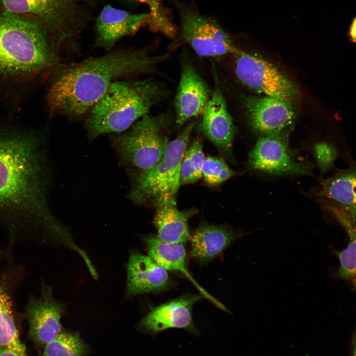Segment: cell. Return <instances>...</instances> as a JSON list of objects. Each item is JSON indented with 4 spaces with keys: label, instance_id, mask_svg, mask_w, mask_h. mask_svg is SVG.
Masks as SVG:
<instances>
[{
    "label": "cell",
    "instance_id": "cell-1",
    "mask_svg": "<svg viewBox=\"0 0 356 356\" xmlns=\"http://www.w3.org/2000/svg\"><path fill=\"white\" fill-rule=\"evenodd\" d=\"M47 134L0 125V228L10 242L20 239L67 246L69 233L49 204L52 173Z\"/></svg>",
    "mask_w": 356,
    "mask_h": 356
},
{
    "label": "cell",
    "instance_id": "cell-2",
    "mask_svg": "<svg viewBox=\"0 0 356 356\" xmlns=\"http://www.w3.org/2000/svg\"><path fill=\"white\" fill-rule=\"evenodd\" d=\"M151 51V45L121 48L77 62L59 63L46 94L48 108L70 119L86 116L113 82L157 72L169 54L154 55Z\"/></svg>",
    "mask_w": 356,
    "mask_h": 356
},
{
    "label": "cell",
    "instance_id": "cell-3",
    "mask_svg": "<svg viewBox=\"0 0 356 356\" xmlns=\"http://www.w3.org/2000/svg\"><path fill=\"white\" fill-rule=\"evenodd\" d=\"M59 63L39 19L0 12V84L32 82L53 71Z\"/></svg>",
    "mask_w": 356,
    "mask_h": 356
},
{
    "label": "cell",
    "instance_id": "cell-4",
    "mask_svg": "<svg viewBox=\"0 0 356 356\" xmlns=\"http://www.w3.org/2000/svg\"><path fill=\"white\" fill-rule=\"evenodd\" d=\"M169 94L162 83L150 78H128L113 82L86 115L85 128L88 136L92 139L127 131Z\"/></svg>",
    "mask_w": 356,
    "mask_h": 356
},
{
    "label": "cell",
    "instance_id": "cell-5",
    "mask_svg": "<svg viewBox=\"0 0 356 356\" xmlns=\"http://www.w3.org/2000/svg\"><path fill=\"white\" fill-rule=\"evenodd\" d=\"M1 11L33 16L45 26L52 48L77 51L79 37L91 19L78 3L69 0H0Z\"/></svg>",
    "mask_w": 356,
    "mask_h": 356
},
{
    "label": "cell",
    "instance_id": "cell-6",
    "mask_svg": "<svg viewBox=\"0 0 356 356\" xmlns=\"http://www.w3.org/2000/svg\"><path fill=\"white\" fill-rule=\"evenodd\" d=\"M196 125L193 119L188 122L178 135L169 141L157 163L152 168L140 171L131 192L135 202L142 203L149 199L155 201L176 198L180 185L182 160Z\"/></svg>",
    "mask_w": 356,
    "mask_h": 356
},
{
    "label": "cell",
    "instance_id": "cell-7",
    "mask_svg": "<svg viewBox=\"0 0 356 356\" xmlns=\"http://www.w3.org/2000/svg\"><path fill=\"white\" fill-rule=\"evenodd\" d=\"M171 120L166 113L147 114L114 136L113 143L119 156L140 171L152 168L163 155L169 141L166 133Z\"/></svg>",
    "mask_w": 356,
    "mask_h": 356
},
{
    "label": "cell",
    "instance_id": "cell-8",
    "mask_svg": "<svg viewBox=\"0 0 356 356\" xmlns=\"http://www.w3.org/2000/svg\"><path fill=\"white\" fill-rule=\"evenodd\" d=\"M173 1L178 11L179 26L170 49L185 44L199 56L212 58L233 52L237 47L216 19L200 13L194 4Z\"/></svg>",
    "mask_w": 356,
    "mask_h": 356
},
{
    "label": "cell",
    "instance_id": "cell-9",
    "mask_svg": "<svg viewBox=\"0 0 356 356\" xmlns=\"http://www.w3.org/2000/svg\"><path fill=\"white\" fill-rule=\"evenodd\" d=\"M231 55L236 77L249 89L291 103L299 96L296 86L268 61L237 47Z\"/></svg>",
    "mask_w": 356,
    "mask_h": 356
},
{
    "label": "cell",
    "instance_id": "cell-10",
    "mask_svg": "<svg viewBox=\"0 0 356 356\" xmlns=\"http://www.w3.org/2000/svg\"><path fill=\"white\" fill-rule=\"evenodd\" d=\"M289 131L262 136L249 153L250 167L276 176L312 174V164L299 158L291 149Z\"/></svg>",
    "mask_w": 356,
    "mask_h": 356
},
{
    "label": "cell",
    "instance_id": "cell-11",
    "mask_svg": "<svg viewBox=\"0 0 356 356\" xmlns=\"http://www.w3.org/2000/svg\"><path fill=\"white\" fill-rule=\"evenodd\" d=\"M248 124L262 136L286 131L294 121L296 114L291 103L265 96H243Z\"/></svg>",
    "mask_w": 356,
    "mask_h": 356
},
{
    "label": "cell",
    "instance_id": "cell-12",
    "mask_svg": "<svg viewBox=\"0 0 356 356\" xmlns=\"http://www.w3.org/2000/svg\"><path fill=\"white\" fill-rule=\"evenodd\" d=\"M62 305L52 296L51 289L43 284L37 296L29 298L25 314L29 336L39 347H44L61 332Z\"/></svg>",
    "mask_w": 356,
    "mask_h": 356
},
{
    "label": "cell",
    "instance_id": "cell-13",
    "mask_svg": "<svg viewBox=\"0 0 356 356\" xmlns=\"http://www.w3.org/2000/svg\"><path fill=\"white\" fill-rule=\"evenodd\" d=\"M212 91L186 57L181 60L179 82L175 98L176 124L179 128L200 116Z\"/></svg>",
    "mask_w": 356,
    "mask_h": 356
},
{
    "label": "cell",
    "instance_id": "cell-14",
    "mask_svg": "<svg viewBox=\"0 0 356 356\" xmlns=\"http://www.w3.org/2000/svg\"><path fill=\"white\" fill-rule=\"evenodd\" d=\"M214 89L201 115L197 128L202 134L225 153L231 151L235 127L222 90L219 77L213 67Z\"/></svg>",
    "mask_w": 356,
    "mask_h": 356
},
{
    "label": "cell",
    "instance_id": "cell-15",
    "mask_svg": "<svg viewBox=\"0 0 356 356\" xmlns=\"http://www.w3.org/2000/svg\"><path fill=\"white\" fill-rule=\"evenodd\" d=\"M149 13H133L107 4L95 22L94 46L109 51L123 38L134 35L147 26Z\"/></svg>",
    "mask_w": 356,
    "mask_h": 356
},
{
    "label": "cell",
    "instance_id": "cell-16",
    "mask_svg": "<svg viewBox=\"0 0 356 356\" xmlns=\"http://www.w3.org/2000/svg\"><path fill=\"white\" fill-rule=\"evenodd\" d=\"M200 298L197 295H184L159 306L142 320L141 325L154 334L169 328H180L199 335L192 312L193 305Z\"/></svg>",
    "mask_w": 356,
    "mask_h": 356
},
{
    "label": "cell",
    "instance_id": "cell-17",
    "mask_svg": "<svg viewBox=\"0 0 356 356\" xmlns=\"http://www.w3.org/2000/svg\"><path fill=\"white\" fill-rule=\"evenodd\" d=\"M168 271L149 256L132 252L128 265L127 294L157 292L169 284Z\"/></svg>",
    "mask_w": 356,
    "mask_h": 356
},
{
    "label": "cell",
    "instance_id": "cell-18",
    "mask_svg": "<svg viewBox=\"0 0 356 356\" xmlns=\"http://www.w3.org/2000/svg\"><path fill=\"white\" fill-rule=\"evenodd\" d=\"M154 202L156 210L153 222L157 229L156 236L161 240L168 243L183 244L189 241L191 235L188 222L196 213V210H178L176 198L160 199Z\"/></svg>",
    "mask_w": 356,
    "mask_h": 356
},
{
    "label": "cell",
    "instance_id": "cell-19",
    "mask_svg": "<svg viewBox=\"0 0 356 356\" xmlns=\"http://www.w3.org/2000/svg\"><path fill=\"white\" fill-rule=\"evenodd\" d=\"M148 256L166 270L181 273L200 292L202 295L215 305L225 312L226 307L203 289L194 279L186 264V252L183 244L168 243L161 240L156 235L144 238Z\"/></svg>",
    "mask_w": 356,
    "mask_h": 356
},
{
    "label": "cell",
    "instance_id": "cell-20",
    "mask_svg": "<svg viewBox=\"0 0 356 356\" xmlns=\"http://www.w3.org/2000/svg\"><path fill=\"white\" fill-rule=\"evenodd\" d=\"M238 235L225 226L204 223L190 236L191 253L202 262L218 256Z\"/></svg>",
    "mask_w": 356,
    "mask_h": 356
},
{
    "label": "cell",
    "instance_id": "cell-21",
    "mask_svg": "<svg viewBox=\"0 0 356 356\" xmlns=\"http://www.w3.org/2000/svg\"><path fill=\"white\" fill-rule=\"evenodd\" d=\"M355 186V168L351 167L323 180L315 195L356 217Z\"/></svg>",
    "mask_w": 356,
    "mask_h": 356
},
{
    "label": "cell",
    "instance_id": "cell-22",
    "mask_svg": "<svg viewBox=\"0 0 356 356\" xmlns=\"http://www.w3.org/2000/svg\"><path fill=\"white\" fill-rule=\"evenodd\" d=\"M129 3H142L149 8L148 27L154 32H159L169 38L177 33V27L170 17L168 9L164 6L166 0H119Z\"/></svg>",
    "mask_w": 356,
    "mask_h": 356
},
{
    "label": "cell",
    "instance_id": "cell-23",
    "mask_svg": "<svg viewBox=\"0 0 356 356\" xmlns=\"http://www.w3.org/2000/svg\"><path fill=\"white\" fill-rule=\"evenodd\" d=\"M41 356H88V348L77 335L61 332L43 347Z\"/></svg>",
    "mask_w": 356,
    "mask_h": 356
},
{
    "label": "cell",
    "instance_id": "cell-24",
    "mask_svg": "<svg viewBox=\"0 0 356 356\" xmlns=\"http://www.w3.org/2000/svg\"><path fill=\"white\" fill-rule=\"evenodd\" d=\"M201 139L193 140L186 150L180 169V184L193 183L202 176V167L205 160Z\"/></svg>",
    "mask_w": 356,
    "mask_h": 356
},
{
    "label": "cell",
    "instance_id": "cell-25",
    "mask_svg": "<svg viewBox=\"0 0 356 356\" xmlns=\"http://www.w3.org/2000/svg\"><path fill=\"white\" fill-rule=\"evenodd\" d=\"M8 278L0 275V341L18 331Z\"/></svg>",
    "mask_w": 356,
    "mask_h": 356
},
{
    "label": "cell",
    "instance_id": "cell-26",
    "mask_svg": "<svg viewBox=\"0 0 356 356\" xmlns=\"http://www.w3.org/2000/svg\"><path fill=\"white\" fill-rule=\"evenodd\" d=\"M202 174L207 184L215 186L233 177L235 173L222 159L208 156L205 158Z\"/></svg>",
    "mask_w": 356,
    "mask_h": 356
},
{
    "label": "cell",
    "instance_id": "cell-27",
    "mask_svg": "<svg viewBox=\"0 0 356 356\" xmlns=\"http://www.w3.org/2000/svg\"><path fill=\"white\" fill-rule=\"evenodd\" d=\"M340 266L336 277L351 282L356 286V238H350L347 247L342 251H335Z\"/></svg>",
    "mask_w": 356,
    "mask_h": 356
},
{
    "label": "cell",
    "instance_id": "cell-28",
    "mask_svg": "<svg viewBox=\"0 0 356 356\" xmlns=\"http://www.w3.org/2000/svg\"><path fill=\"white\" fill-rule=\"evenodd\" d=\"M313 154L319 170L324 173L331 169L337 155L335 146L328 142L316 143L313 147Z\"/></svg>",
    "mask_w": 356,
    "mask_h": 356
},
{
    "label": "cell",
    "instance_id": "cell-29",
    "mask_svg": "<svg viewBox=\"0 0 356 356\" xmlns=\"http://www.w3.org/2000/svg\"><path fill=\"white\" fill-rule=\"evenodd\" d=\"M356 332L354 331L351 336L350 346V356H356Z\"/></svg>",
    "mask_w": 356,
    "mask_h": 356
},
{
    "label": "cell",
    "instance_id": "cell-30",
    "mask_svg": "<svg viewBox=\"0 0 356 356\" xmlns=\"http://www.w3.org/2000/svg\"><path fill=\"white\" fill-rule=\"evenodd\" d=\"M0 356H18L12 351L0 347Z\"/></svg>",
    "mask_w": 356,
    "mask_h": 356
},
{
    "label": "cell",
    "instance_id": "cell-31",
    "mask_svg": "<svg viewBox=\"0 0 356 356\" xmlns=\"http://www.w3.org/2000/svg\"><path fill=\"white\" fill-rule=\"evenodd\" d=\"M350 36L351 37V40L355 41L356 39V22L355 20L354 21L353 23L351 25V26L350 29Z\"/></svg>",
    "mask_w": 356,
    "mask_h": 356
},
{
    "label": "cell",
    "instance_id": "cell-32",
    "mask_svg": "<svg viewBox=\"0 0 356 356\" xmlns=\"http://www.w3.org/2000/svg\"><path fill=\"white\" fill-rule=\"evenodd\" d=\"M70 1L78 3L79 2H89L92 1L93 0H69Z\"/></svg>",
    "mask_w": 356,
    "mask_h": 356
}]
</instances>
